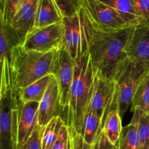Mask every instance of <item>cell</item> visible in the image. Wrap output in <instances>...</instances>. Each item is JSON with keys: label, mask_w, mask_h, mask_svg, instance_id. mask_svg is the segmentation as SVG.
<instances>
[{"label": "cell", "mask_w": 149, "mask_h": 149, "mask_svg": "<svg viewBox=\"0 0 149 149\" xmlns=\"http://www.w3.org/2000/svg\"><path fill=\"white\" fill-rule=\"evenodd\" d=\"M149 68L127 60L115 77L117 93V106L122 119L132 105V100L141 81Z\"/></svg>", "instance_id": "5"}, {"label": "cell", "mask_w": 149, "mask_h": 149, "mask_svg": "<svg viewBox=\"0 0 149 149\" xmlns=\"http://www.w3.org/2000/svg\"><path fill=\"white\" fill-rule=\"evenodd\" d=\"M122 117H121L118 109H113L106 117L102 131L111 143L118 144L121 132H122Z\"/></svg>", "instance_id": "20"}, {"label": "cell", "mask_w": 149, "mask_h": 149, "mask_svg": "<svg viewBox=\"0 0 149 149\" xmlns=\"http://www.w3.org/2000/svg\"><path fill=\"white\" fill-rule=\"evenodd\" d=\"M69 148V133L68 127L64 125L61 128L58 138L54 143L52 149H68Z\"/></svg>", "instance_id": "29"}, {"label": "cell", "mask_w": 149, "mask_h": 149, "mask_svg": "<svg viewBox=\"0 0 149 149\" xmlns=\"http://www.w3.org/2000/svg\"><path fill=\"white\" fill-rule=\"evenodd\" d=\"M57 51L42 53L25 49L21 45L15 47L9 59L15 87L24 88L52 74Z\"/></svg>", "instance_id": "3"}, {"label": "cell", "mask_w": 149, "mask_h": 149, "mask_svg": "<svg viewBox=\"0 0 149 149\" xmlns=\"http://www.w3.org/2000/svg\"><path fill=\"white\" fill-rule=\"evenodd\" d=\"M102 131V119L95 112L90 108L84 114L81 135L84 141L93 145L97 136Z\"/></svg>", "instance_id": "18"}, {"label": "cell", "mask_w": 149, "mask_h": 149, "mask_svg": "<svg viewBox=\"0 0 149 149\" xmlns=\"http://www.w3.org/2000/svg\"><path fill=\"white\" fill-rule=\"evenodd\" d=\"M141 111L135 110L131 122L122 129L118 146L119 149H139L138 126Z\"/></svg>", "instance_id": "17"}, {"label": "cell", "mask_w": 149, "mask_h": 149, "mask_svg": "<svg viewBox=\"0 0 149 149\" xmlns=\"http://www.w3.org/2000/svg\"><path fill=\"white\" fill-rule=\"evenodd\" d=\"M139 149H149V113L141 111L138 126Z\"/></svg>", "instance_id": "25"}, {"label": "cell", "mask_w": 149, "mask_h": 149, "mask_svg": "<svg viewBox=\"0 0 149 149\" xmlns=\"http://www.w3.org/2000/svg\"><path fill=\"white\" fill-rule=\"evenodd\" d=\"M88 108L94 111L101 118L103 128L111 111L118 109L115 79H109L94 71L93 90Z\"/></svg>", "instance_id": "6"}, {"label": "cell", "mask_w": 149, "mask_h": 149, "mask_svg": "<svg viewBox=\"0 0 149 149\" xmlns=\"http://www.w3.org/2000/svg\"><path fill=\"white\" fill-rule=\"evenodd\" d=\"M93 149H119L118 144L111 143L108 140L104 132L101 131L93 144Z\"/></svg>", "instance_id": "31"}, {"label": "cell", "mask_w": 149, "mask_h": 149, "mask_svg": "<svg viewBox=\"0 0 149 149\" xmlns=\"http://www.w3.org/2000/svg\"><path fill=\"white\" fill-rule=\"evenodd\" d=\"M63 17L53 0H39L37 11L31 30L47 27L63 21Z\"/></svg>", "instance_id": "15"}, {"label": "cell", "mask_w": 149, "mask_h": 149, "mask_svg": "<svg viewBox=\"0 0 149 149\" xmlns=\"http://www.w3.org/2000/svg\"><path fill=\"white\" fill-rule=\"evenodd\" d=\"M20 0H0V23L11 25Z\"/></svg>", "instance_id": "24"}, {"label": "cell", "mask_w": 149, "mask_h": 149, "mask_svg": "<svg viewBox=\"0 0 149 149\" xmlns=\"http://www.w3.org/2000/svg\"><path fill=\"white\" fill-rule=\"evenodd\" d=\"M84 0H53L63 17H70L78 13Z\"/></svg>", "instance_id": "26"}, {"label": "cell", "mask_w": 149, "mask_h": 149, "mask_svg": "<svg viewBox=\"0 0 149 149\" xmlns=\"http://www.w3.org/2000/svg\"><path fill=\"white\" fill-rule=\"evenodd\" d=\"M65 26L63 21L33 29L28 32L21 45L26 49L47 53L58 50L63 46Z\"/></svg>", "instance_id": "7"}, {"label": "cell", "mask_w": 149, "mask_h": 149, "mask_svg": "<svg viewBox=\"0 0 149 149\" xmlns=\"http://www.w3.org/2000/svg\"><path fill=\"white\" fill-rule=\"evenodd\" d=\"M76 62L64 49H58L55 57L52 75L56 79L60 90L61 103L63 110V120L65 122L69 102L70 90L75 71Z\"/></svg>", "instance_id": "9"}, {"label": "cell", "mask_w": 149, "mask_h": 149, "mask_svg": "<svg viewBox=\"0 0 149 149\" xmlns=\"http://www.w3.org/2000/svg\"><path fill=\"white\" fill-rule=\"evenodd\" d=\"M0 62V149H17L21 102L13 84L9 59L4 58Z\"/></svg>", "instance_id": "2"}, {"label": "cell", "mask_w": 149, "mask_h": 149, "mask_svg": "<svg viewBox=\"0 0 149 149\" xmlns=\"http://www.w3.org/2000/svg\"><path fill=\"white\" fill-rule=\"evenodd\" d=\"M94 70L88 51L76 62L74 80L70 90L65 124L81 133L84 114L93 90Z\"/></svg>", "instance_id": "4"}, {"label": "cell", "mask_w": 149, "mask_h": 149, "mask_svg": "<svg viewBox=\"0 0 149 149\" xmlns=\"http://www.w3.org/2000/svg\"><path fill=\"white\" fill-rule=\"evenodd\" d=\"M63 21L65 26V35L62 48L66 50L75 62H77L88 51L79 13L63 17Z\"/></svg>", "instance_id": "10"}, {"label": "cell", "mask_w": 149, "mask_h": 149, "mask_svg": "<svg viewBox=\"0 0 149 149\" xmlns=\"http://www.w3.org/2000/svg\"><path fill=\"white\" fill-rule=\"evenodd\" d=\"M21 39L11 25L1 23L0 34V59L7 58L10 59L12 50L21 45Z\"/></svg>", "instance_id": "19"}, {"label": "cell", "mask_w": 149, "mask_h": 149, "mask_svg": "<svg viewBox=\"0 0 149 149\" xmlns=\"http://www.w3.org/2000/svg\"><path fill=\"white\" fill-rule=\"evenodd\" d=\"M141 111L149 113V70L142 78L131 105V111Z\"/></svg>", "instance_id": "22"}, {"label": "cell", "mask_w": 149, "mask_h": 149, "mask_svg": "<svg viewBox=\"0 0 149 149\" xmlns=\"http://www.w3.org/2000/svg\"><path fill=\"white\" fill-rule=\"evenodd\" d=\"M121 13L132 26L142 23L134 5L133 0H99Z\"/></svg>", "instance_id": "21"}, {"label": "cell", "mask_w": 149, "mask_h": 149, "mask_svg": "<svg viewBox=\"0 0 149 149\" xmlns=\"http://www.w3.org/2000/svg\"><path fill=\"white\" fill-rule=\"evenodd\" d=\"M125 52L129 61L149 68V23L134 26Z\"/></svg>", "instance_id": "11"}, {"label": "cell", "mask_w": 149, "mask_h": 149, "mask_svg": "<svg viewBox=\"0 0 149 149\" xmlns=\"http://www.w3.org/2000/svg\"><path fill=\"white\" fill-rule=\"evenodd\" d=\"M133 3L142 23H149V0H133Z\"/></svg>", "instance_id": "30"}, {"label": "cell", "mask_w": 149, "mask_h": 149, "mask_svg": "<svg viewBox=\"0 0 149 149\" xmlns=\"http://www.w3.org/2000/svg\"><path fill=\"white\" fill-rule=\"evenodd\" d=\"M55 116L63 118V110L61 103L59 87L56 79L52 76L45 95L39 104L38 125L45 127Z\"/></svg>", "instance_id": "12"}, {"label": "cell", "mask_w": 149, "mask_h": 149, "mask_svg": "<svg viewBox=\"0 0 149 149\" xmlns=\"http://www.w3.org/2000/svg\"><path fill=\"white\" fill-rule=\"evenodd\" d=\"M69 133V148L68 149H93V145L87 143L81 133L77 132L73 127H68Z\"/></svg>", "instance_id": "27"}, {"label": "cell", "mask_w": 149, "mask_h": 149, "mask_svg": "<svg viewBox=\"0 0 149 149\" xmlns=\"http://www.w3.org/2000/svg\"><path fill=\"white\" fill-rule=\"evenodd\" d=\"M52 74L47 75L30 85L17 90L19 99L22 103L29 102L40 103L52 79Z\"/></svg>", "instance_id": "16"}, {"label": "cell", "mask_w": 149, "mask_h": 149, "mask_svg": "<svg viewBox=\"0 0 149 149\" xmlns=\"http://www.w3.org/2000/svg\"><path fill=\"white\" fill-rule=\"evenodd\" d=\"M64 125L66 124L61 116H55L44 127L42 138V149H52Z\"/></svg>", "instance_id": "23"}, {"label": "cell", "mask_w": 149, "mask_h": 149, "mask_svg": "<svg viewBox=\"0 0 149 149\" xmlns=\"http://www.w3.org/2000/svg\"><path fill=\"white\" fill-rule=\"evenodd\" d=\"M83 9L90 20L106 32H117L132 27L119 12L99 0H84Z\"/></svg>", "instance_id": "8"}, {"label": "cell", "mask_w": 149, "mask_h": 149, "mask_svg": "<svg viewBox=\"0 0 149 149\" xmlns=\"http://www.w3.org/2000/svg\"><path fill=\"white\" fill-rule=\"evenodd\" d=\"M39 2V0H20L19 3L11 26L19 35L22 42L33 25Z\"/></svg>", "instance_id": "14"}, {"label": "cell", "mask_w": 149, "mask_h": 149, "mask_svg": "<svg viewBox=\"0 0 149 149\" xmlns=\"http://www.w3.org/2000/svg\"><path fill=\"white\" fill-rule=\"evenodd\" d=\"M44 127L37 125L33 134L23 145L17 147V149H42V138Z\"/></svg>", "instance_id": "28"}, {"label": "cell", "mask_w": 149, "mask_h": 149, "mask_svg": "<svg viewBox=\"0 0 149 149\" xmlns=\"http://www.w3.org/2000/svg\"><path fill=\"white\" fill-rule=\"evenodd\" d=\"M79 13L93 70L114 79L119 68L127 60L125 49L135 26L120 31L106 32L90 20L82 7Z\"/></svg>", "instance_id": "1"}, {"label": "cell", "mask_w": 149, "mask_h": 149, "mask_svg": "<svg viewBox=\"0 0 149 149\" xmlns=\"http://www.w3.org/2000/svg\"><path fill=\"white\" fill-rule=\"evenodd\" d=\"M39 104L37 102L21 103L17 131V147L26 143L37 127Z\"/></svg>", "instance_id": "13"}]
</instances>
